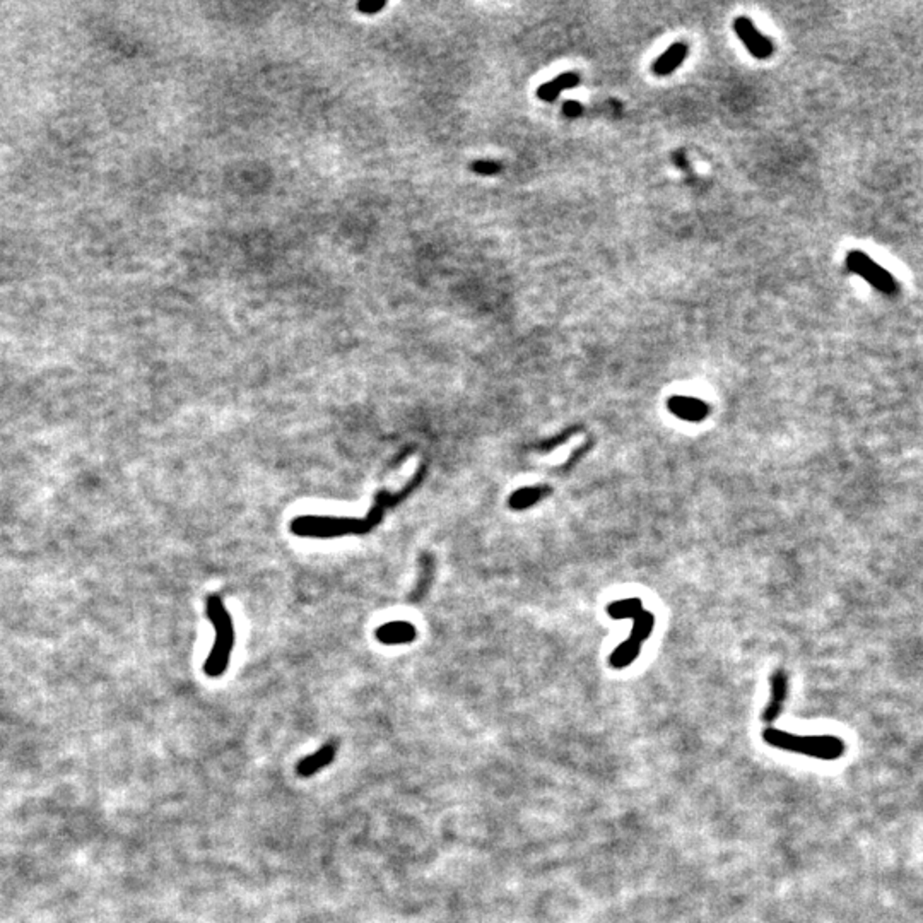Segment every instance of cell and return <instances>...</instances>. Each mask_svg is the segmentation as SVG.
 Masks as SVG:
<instances>
[{"label": "cell", "instance_id": "cell-11", "mask_svg": "<svg viewBox=\"0 0 923 923\" xmlns=\"http://www.w3.org/2000/svg\"><path fill=\"white\" fill-rule=\"evenodd\" d=\"M578 84H580V77L576 75L575 72H566V74L558 75L556 79L549 80V83H546L544 85H541V88L537 89V96L541 98L542 101L551 103L554 101L556 98L561 94V91H564V89H573Z\"/></svg>", "mask_w": 923, "mask_h": 923}, {"label": "cell", "instance_id": "cell-13", "mask_svg": "<svg viewBox=\"0 0 923 923\" xmlns=\"http://www.w3.org/2000/svg\"><path fill=\"white\" fill-rule=\"evenodd\" d=\"M470 170L479 174H494L501 171V165L494 161H476L470 165Z\"/></svg>", "mask_w": 923, "mask_h": 923}, {"label": "cell", "instance_id": "cell-10", "mask_svg": "<svg viewBox=\"0 0 923 923\" xmlns=\"http://www.w3.org/2000/svg\"><path fill=\"white\" fill-rule=\"evenodd\" d=\"M687 55V45L682 41L674 43L669 50L665 51L664 55L657 58V62L653 63V72L655 75H669L677 68L681 63L684 62Z\"/></svg>", "mask_w": 923, "mask_h": 923}, {"label": "cell", "instance_id": "cell-2", "mask_svg": "<svg viewBox=\"0 0 923 923\" xmlns=\"http://www.w3.org/2000/svg\"><path fill=\"white\" fill-rule=\"evenodd\" d=\"M207 615L216 627V643L204 664V672L209 677H219L229 665L231 650L234 645V631L231 615L217 595L207 598Z\"/></svg>", "mask_w": 923, "mask_h": 923}, {"label": "cell", "instance_id": "cell-14", "mask_svg": "<svg viewBox=\"0 0 923 923\" xmlns=\"http://www.w3.org/2000/svg\"><path fill=\"white\" fill-rule=\"evenodd\" d=\"M563 111H564V115H566V117L576 118V117H580L581 113H583V106H581L578 101H568V103H564Z\"/></svg>", "mask_w": 923, "mask_h": 923}, {"label": "cell", "instance_id": "cell-8", "mask_svg": "<svg viewBox=\"0 0 923 923\" xmlns=\"http://www.w3.org/2000/svg\"><path fill=\"white\" fill-rule=\"evenodd\" d=\"M375 636L383 645H405L417 638V631L410 622L393 621L380 626Z\"/></svg>", "mask_w": 923, "mask_h": 923}, {"label": "cell", "instance_id": "cell-12", "mask_svg": "<svg viewBox=\"0 0 923 923\" xmlns=\"http://www.w3.org/2000/svg\"><path fill=\"white\" fill-rule=\"evenodd\" d=\"M551 493V487L547 486H533V487H521L510 498V506L513 510H523L530 508L532 504L541 501Z\"/></svg>", "mask_w": 923, "mask_h": 923}, {"label": "cell", "instance_id": "cell-5", "mask_svg": "<svg viewBox=\"0 0 923 923\" xmlns=\"http://www.w3.org/2000/svg\"><path fill=\"white\" fill-rule=\"evenodd\" d=\"M734 29L744 45L747 46V50L756 58H768L773 53V50H775L771 40L764 36V34H761L756 29V26L752 24V21L747 19V17H737L734 23Z\"/></svg>", "mask_w": 923, "mask_h": 923}, {"label": "cell", "instance_id": "cell-7", "mask_svg": "<svg viewBox=\"0 0 923 923\" xmlns=\"http://www.w3.org/2000/svg\"><path fill=\"white\" fill-rule=\"evenodd\" d=\"M769 682H771V698H769L768 706L764 708L763 713L764 724H773L780 716L786 699V692H788V679H786V674L781 669H778L775 674H771Z\"/></svg>", "mask_w": 923, "mask_h": 923}, {"label": "cell", "instance_id": "cell-3", "mask_svg": "<svg viewBox=\"0 0 923 923\" xmlns=\"http://www.w3.org/2000/svg\"><path fill=\"white\" fill-rule=\"evenodd\" d=\"M630 617H635V627H632L631 636L627 638L626 643H622L621 647H617L614 650V653L610 655V665L614 669H624L630 664H632L636 657H638L641 643L652 635L653 630V614L647 612L643 609H636L635 612L630 614Z\"/></svg>", "mask_w": 923, "mask_h": 923}, {"label": "cell", "instance_id": "cell-15", "mask_svg": "<svg viewBox=\"0 0 923 923\" xmlns=\"http://www.w3.org/2000/svg\"><path fill=\"white\" fill-rule=\"evenodd\" d=\"M385 7V2H361L358 4V11H361L363 14H376L378 11H382Z\"/></svg>", "mask_w": 923, "mask_h": 923}, {"label": "cell", "instance_id": "cell-6", "mask_svg": "<svg viewBox=\"0 0 923 923\" xmlns=\"http://www.w3.org/2000/svg\"><path fill=\"white\" fill-rule=\"evenodd\" d=\"M337 751H339V742L337 741H328L327 744H323L320 749H316L311 756H306L298 763L296 766V773L301 778H310L316 775L318 771H322L323 768H327L328 764L335 759Z\"/></svg>", "mask_w": 923, "mask_h": 923}, {"label": "cell", "instance_id": "cell-4", "mask_svg": "<svg viewBox=\"0 0 923 923\" xmlns=\"http://www.w3.org/2000/svg\"><path fill=\"white\" fill-rule=\"evenodd\" d=\"M846 265H848L850 271L858 273L862 279H865L869 284L874 286L879 293L895 294L897 291L895 277H892L886 268H882L879 264H875L874 260H872L869 255L863 254V251H850L848 256H846Z\"/></svg>", "mask_w": 923, "mask_h": 923}, {"label": "cell", "instance_id": "cell-9", "mask_svg": "<svg viewBox=\"0 0 923 923\" xmlns=\"http://www.w3.org/2000/svg\"><path fill=\"white\" fill-rule=\"evenodd\" d=\"M667 405H669L670 412L675 414L677 417L686 419V421H703L709 412L708 404H704L699 399H692V397L675 395L669 400Z\"/></svg>", "mask_w": 923, "mask_h": 923}, {"label": "cell", "instance_id": "cell-1", "mask_svg": "<svg viewBox=\"0 0 923 923\" xmlns=\"http://www.w3.org/2000/svg\"><path fill=\"white\" fill-rule=\"evenodd\" d=\"M763 741L776 749L824 761H836L845 754V742L835 735H795L768 726L763 730Z\"/></svg>", "mask_w": 923, "mask_h": 923}]
</instances>
